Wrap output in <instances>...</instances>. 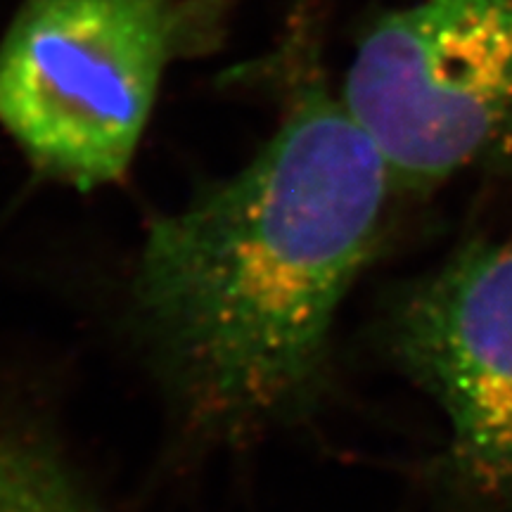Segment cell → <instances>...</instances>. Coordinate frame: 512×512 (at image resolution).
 Here are the masks:
<instances>
[{"instance_id": "obj_1", "label": "cell", "mask_w": 512, "mask_h": 512, "mask_svg": "<svg viewBox=\"0 0 512 512\" xmlns=\"http://www.w3.org/2000/svg\"><path fill=\"white\" fill-rule=\"evenodd\" d=\"M392 188L368 133L304 69L252 162L150 223L133 320L190 427L238 441L309 411Z\"/></svg>"}, {"instance_id": "obj_2", "label": "cell", "mask_w": 512, "mask_h": 512, "mask_svg": "<svg viewBox=\"0 0 512 512\" xmlns=\"http://www.w3.org/2000/svg\"><path fill=\"white\" fill-rule=\"evenodd\" d=\"M238 0H22L0 41V126L38 174L95 190L136 157L159 83L226 38Z\"/></svg>"}, {"instance_id": "obj_3", "label": "cell", "mask_w": 512, "mask_h": 512, "mask_svg": "<svg viewBox=\"0 0 512 512\" xmlns=\"http://www.w3.org/2000/svg\"><path fill=\"white\" fill-rule=\"evenodd\" d=\"M342 102L394 185L512 171V0H415L370 24Z\"/></svg>"}, {"instance_id": "obj_4", "label": "cell", "mask_w": 512, "mask_h": 512, "mask_svg": "<svg viewBox=\"0 0 512 512\" xmlns=\"http://www.w3.org/2000/svg\"><path fill=\"white\" fill-rule=\"evenodd\" d=\"M382 342L444 415L437 472L479 510L512 512V240H477L403 285Z\"/></svg>"}, {"instance_id": "obj_5", "label": "cell", "mask_w": 512, "mask_h": 512, "mask_svg": "<svg viewBox=\"0 0 512 512\" xmlns=\"http://www.w3.org/2000/svg\"><path fill=\"white\" fill-rule=\"evenodd\" d=\"M0 512H114L34 420L0 406Z\"/></svg>"}]
</instances>
